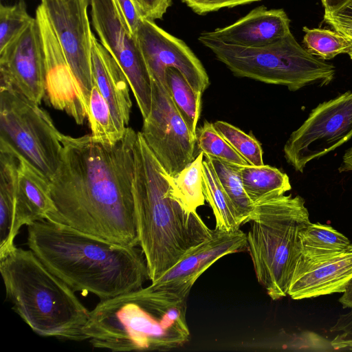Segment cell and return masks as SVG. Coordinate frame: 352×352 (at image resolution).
<instances>
[{"mask_svg":"<svg viewBox=\"0 0 352 352\" xmlns=\"http://www.w3.org/2000/svg\"><path fill=\"white\" fill-rule=\"evenodd\" d=\"M324 13H333L340 8L347 0H320Z\"/></svg>","mask_w":352,"mask_h":352,"instance_id":"38","label":"cell"},{"mask_svg":"<svg viewBox=\"0 0 352 352\" xmlns=\"http://www.w3.org/2000/svg\"><path fill=\"white\" fill-rule=\"evenodd\" d=\"M173 177L138 132L133 193L139 247L151 283L213 234L197 211L187 210L175 197Z\"/></svg>","mask_w":352,"mask_h":352,"instance_id":"3","label":"cell"},{"mask_svg":"<svg viewBox=\"0 0 352 352\" xmlns=\"http://www.w3.org/2000/svg\"><path fill=\"white\" fill-rule=\"evenodd\" d=\"M195 138L196 156L202 152L204 155L214 157L233 165H249L216 130L213 123L205 121L203 125L197 128Z\"/></svg>","mask_w":352,"mask_h":352,"instance_id":"29","label":"cell"},{"mask_svg":"<svg viewBox=\"0 0 352 352\" xmlns=\"http://www.w3.org/2000/svg\"><path fill=\"white\" fill-rule=\"evenodd\" d=\"M352 279V250L300 255L289 283L288 295L294 300L343 293Z\"/></svg>","mask_w":352,"mask_h":352,"instance_id":"17","label":"cell"},{"mask_svg":"<svg viewBox=\"0 0 352 352\" xmlns=\"http://www.w3.org/2000/svg\"><path fill=\"white\" fill-rule=\"evenodd\" d=\"M143 19L154 21L162 19L172 0H133Z\"/></svg>","mask_w":352,"mask_h":352,"instance_id":"34","label":"cell"},{"mask_svg":"<svg viewBox=\"0 0 352 352\" xmlns=\"http://www.w3.org/2000/svg\"><path fill=\"white\" fill-rule=\"evenodd\" d=\"M27 232L29 249L74 292L103 300L149 280L139 246L112 243L47 219L28 225Z\"/></svg>","mask_w":352,"mask_h":352,"instance_id":"2","label":"cell"},{"mask_svg":"<svg viewBox=\"0 0 352 352\" xmlns=\"http://www.w3.org/2000/svg\"><path fill=\"white\" fill-rule=\"evenodd\" d=\"M92 25L101 44L126 74L136 102L145 119L152 99L151 78L138 40L114 0H91Z\"/></svg>","mask_w":352,"mask_h":352,"instance_id":"10","label":"cell"},{"mask_svg":"<svg viewBox=\"0 0 352 352\" xmlns=\"http://www.w3.org/2000/svg\"><path fill=\"white\" fill-rule=\"evenodd\" d=\"M324 14L340 19L352 21V0H347L340 8L333 13Z\"/></svg>","mask_w":352,"mask_h":352,"instance_id":"37","label":"cell"},{"mask_svg":"<svg viewBox=\"0 0 352 352\" xmlns=\"http://www.w3.org/2000/svg\"><path fill=\"white\" fill-rule=\"evenodd\" d=\"M0 85L9 87L39 104L45 95L43 42L36 17L0 51Z\"/></svg>","mask_w":352,"mask_h":352,"instance_id":"15","label":"cell"},{"mask_svg":"<svg viewBox=\"0 0 352 352\" xmlns=\"http://www.w3.org/2000/svg\"><path fill=\"white\" fill-rule=\"evenodd\" d=\"M166 88L176 109L195 135L201 111L202 93L195 91L181 72L173 67L166 70Z\"/></svg>","mask_w":352,"mask_h":352,"instance_id":"25","label":"cell"},{"mask_svg":"<svg viewBox=\"0 0 352 352\" xmlns=\"http://www.w3.org/2000/svg\"><path fill=\"white\" fill-rule=\"evenodd\" d=\"M194 12L204 14L224 8H232L261 0H181Z\"/></svg>","mask_w":352,"mask_h":352,"instance_id":"33","label":"cell"},{"mask_svg":"<svg viewBox=\"0 0 352 352\" xmlns=\"http://www.w3.org/2000/svg\"><path fill=\"white\" fill-rule=\"evenodd\" d=\"M339 302L342 304L343 308L352 309V279L339 299Z\"/></svg>","mask_w":352,"mask_h":352,"instance_id":"39","label":"cell"},{"mask_svg":"<svg viewBox=\"0 0 352 352\" xmlns=\"http://www.w3.org/2000/svg\"><path fill=\"white\" fill-rule=\"evenodd\" d=\"M217 177V179L232 202L242 224L248 222L254 204L248 196L243 187L239 166L226 162L219 158L204 155Z\"/></svg>","mask_w":352,"mask_h":352,"instance_id":"26","label":"cell"},{"mask_svg":"<svg viewBox=\"0 0 352 352\" xmlns=\"http://www.w3.org/2000/svg\"><path fill=\"white\" fill-rule=\"evenodd\" d=\"M63 48L89 111L93 87L91 53L93 33L87 8L91 0H41Z\"/></svg>","mask_w":352,"mask_h":352,"instance_id":"12","label":"cell"},{"mask_svg":"<svg viewBox=\"0 0 352 352\" xmlns=\"http://www.w3.org/2000/svg\"><path fill=\"white\" fill-rule=\"evenodd\" d=\"M61 135L38 104L11 87L0 86V143L28 161L50 182L60 162Z\"/></svg>","mask_w":352,"mask_h":352,"instance_id":"8","label":"cell"},{"mask_svg":"<svg viewBox=\"0 0 352 352\" xmlns=\"http://www.w3.org/2000/svg\"><path fill=\"white\" fill-rule=\"evenodd\" d=\"M19 158L0 143V258L12 250L18 235L15 230V197Z\"/></svg>","mask_w":352,"mask_h":352,"instance_id":"21","label":"cell"},{"mask_svg":"<svg viewBox=\"0 0 352 352\" xmlns=\"http://www.w3.org/2000/svg\"><path fill=\"white\" fill-rule=\"evenodd\" d=\"M302 43L311 55L322 60H330L340 54H347L349 45L345 38L336 30L324 28H302Z\"/></svg>","mask_w":352,"mask_h":352,"instance_id":"30","label":"cell"},{"mask_svg":"<svg viewBox=\"0 0 352 352\" xmlns=\"http://www.w3.org/2000/svg\"><path fill=\"white\" fill-rule=\"evenodd\" d=\"M25 2L19 0L12 6H0V51L17 38L33 21Z\"/></svg>","mask_w":352,"mask_h":352,"instance_id":"32","label":"cell"},{"mask_svg":"<svg viewBox=\"0 0 352 352\" xmlns=\"http://www.w3.org/2000/svg\"><path fill=\"white\" fill-rule=\"evenodd\" d=\"M324 21L334 30L341 34L347 41L349 49L347 54L352 60V21L337 19L324 14Z\"/></svg>","mask_w":352,"mask_h":352,"instance_id":"36","label":"cell"},{"mask_svg":"<svg viewBox=\"0 0 352 352\" xmlns=\"http://www.w3.org/2000/svg\"><path fill=\"white\" fill-rule=\"evenodd\" d=\"M245 190L254 204L274 195H283L291 190L288 176L269 165L239 166Z\"/></svg>","mask_w":352,"mask_h":352,"instance_id":"22","label":"cell"},{"mask_svg":"<svg viewBox=\"0 0 352 352\" xmlns=\"http://www.w3.org/2000/svg\"><path fill=\"white\" fill-rule=\"evenodd\" d=\"M151 111L140 131L160 164L175 176L196 157V138L176 109L166 88L151 79Z\"/></svg>","mask_w":352,"mask_h":352,"instance_id":"11","label":"cell"},{"mask_svg":"<svg viewBox=\"0 0 352 352\" xmlns=\"http://www.w3.org/2000/svg\"><path fill=\"white\" fill-rule=\"evenodd\" d=\"M114 1L125 19L131 32L135 34L143 18L139 13L133 0H114Z\"/></svg>","mask_w":352,"mask_h":352,"instance_id":"35","label":"cell"},{"mask_svg":"<svg viewBox=\"0 0 352 352\" xmlns=\"http://www.w3.org/2000/svg\"><path fill=\"white\" fill-rule=\"evenodd\" d=\"M338 170L340 173L352 171V147L349 148L343 155Z\"/></svg>","mask_w":352,"mask_h":352,"instance_id":"40","label":"cell"},{"mask_svg":"<svg viewBox=\"0 0 352 352\" xmlns=\"http://www.w3.org/2000/svg\"><path fill=\"white\" fill-rule=\"evenodd\" d=\"M204 158V153H199L193 161L173 177V194L190 211H197L206 201L203 192Z\"/></svg>","mask_w":352,"mask_h":352,"instance_id":"27","label":"cell"},{"mask_svg":"<svg viewBox=\"0 0 352 352\" xmlns=\"http://www.w3.org/2000/svg\"><path fill=\"white\" fill-rule=\"evenodd\" d=\"M203 192L215 217V228L232 232L240 229L242 223L223 190L212 166L206 158L203 161Z\"/></svg>","mask_w":352,"mask_h":352,"instance_id":"23","label":"cell"},{"mask_svg":"<svg viewBox=\"0 0 352 352\" xmlns=\"http://www.w3.org/2000/svg\"><path fill=\"white\" fill-rule=\"evenodd\" d=\"M35 17L44 46L47 100L54 109L65 111L78 124H82L87 118V109L81 89L41 4L37 7Z\"/></svg>","mask_w":352,"mask_h":352,"instance_id":"16","label":"cell"},{"mask_svg":"<svg viewBox=\"0 0 352 352\" xmlns=\"http://www.w3.org/2000/svg\"><path fill=\"white\" fill-rule=\"evenodd\" d=\"M0 272L12 309L40 336L81 342L90 311L31 250L16 246L0 258Z\"/></svg>","mask_w":352,"mask_h":352,"instance_id":"5","label":"cell"},{"mask_svg":"<svg viewBox=\"0 0 352 352\" xmlns=\"http://www.w3.org/2000/svg\"><path fill=\"white\" fill-rule=\"evenodd\" d=\"M186 301L172 302L150 287L100 300L83 332L93 347L113 352L167 351L189 340Z\"/></svg>","mask_w":352,"mask_h":352,"instance_id":"4","label":"cell"},{"mask_svg":"<svg viewBox=\"0 0 352 352\" xmlns=\"http://www.w3.org/2000/svg\"><path fill=\"white\" fill-rule=\"evenodd\" d=\"M19 156L15 197V230L46 219L54 206L50 181L25 159Z\"/></svg>","mask_w":352,"mask_h":352,"instance_id":"20","label":"cell"},{"mask_svg":"<svg viewBox=\"0 0 352 352\" xmlns=\"http://www.w3.org/2000/svg\"><path fill=\"white\" fill-rule=\"evenodd\" d=\"M246 246V233L241 229L226 232L214 228L210 239L194 248L148 287L167 301H186L195 283L214 263Z\"/></svg>","mask_w":352,"mask_h":352,"instance_id":"14","label":"cell"},{"mask_svg":"<svg viewBox=\"0 0 352 352\" xmlns=\"http://www.w3.org/2000/svg\"><path fill=\"white\" fill-rule=\"evenodd\" d=\"M300 255H320L352 250V243L331 226L309 223L299 232ZM299 255V256H300Z\"/></svg>","mask_w":352,"mask_h":352,"instance_id":"24","label":"cell"},{"mask_svg":"<svg viewBox=\"0 0 352 352\" xmlns=\"http://www.w3.org/2000/svg\"><path fill=\"white\" fill-rule=\"evenodd\" d=\"M290 32V20L284 10L261 6L228 26L204 33L226 44L259 47L274 43Z\"/></svg>","mask_w":352,"mask_h":352,"instance_id":"18","label":"cell"},{"mask_svg":"<svg viewBox=\"0 0 352 352\" xmlns=\"http://www.w3.org/2000/svg\"><path fill=\"white\" fill-rule=\"evenodd\" d=\"M216 130L243 157L250 165H263V149L260 142L252 134L224 121L213 123Z\"/></svg>","mask_w":352,"mask_h":352,"instance_id":"31","label":"cell"},{"mask_svg":"<svg viewBox=\"0 0 352 352\" xmlns=\"http://www.w3.org/2000/svg\"><path fill=\"white\" fill-rule=\"evenodd\" d=\"M352 137V91L318 104L286 142L284 156L298 172Z\"/></svg>","mask_w":352,"mask_h":352,"instance_id":"9","label":"cell"},{"mask_svg":"<svg viewBox=\"0 0 352 352\" xmlns=\"http://www.w3.org/2000/svg\"><path fill=\"white\" fill-rule=\"evenodd\" d=\"M137 132L127 127L114 144L91 135H61L60 162L50 182L47 219L108 241L139 246L133 193Z\"/></svg>","mask_w":352,"mask_h":352,"instance_id":"1","label":"cell"},{"mask_svg":"<svg viewBox=\"0 0 352 352\" xmlns=\"http://www.w3.org/2000/svg\"><path fill=\"white\" fill-rule=\"evenodd\" d=\"M199 41L235 76L283 85L292 91L310 85H327L335 76V67L309 54L292 32L259 47L226 44L204 32Z\"/></svg>","mask_w":352,"mask_h":352,"instance_id":"7","label":"cell"},{"mask_svg":"<svg viewBox=\"0 0 352 352\" xmlns=\"http://www.w3.org/2000/svg\"><path fill=\"white\" fill-rule=\"evenodd\" d=\"M299 195H274L254 203L246 233L248 250L259 283L274 300L288 295L299 257L300 230L311 221Z\"/></svg>","mask_w":352,"mask_h":352,"instance_id":"6","label":"cell"},{"mask_svg":"<svg viewBox=\"0 0 352 352\" xmlns=\"http://www.w3.org/2000/svg\"><path fill=\"white\" fill-rule=\"evenodd\" d=\"M87 118L91 135L97 141L114 144L124 135L116 126L107 102L98 86L93 82Z\"/></svg>","mask_w":352,"mask_h":352,"instance_id":"28","label":"cell"},{"mask_svg":"<svg viewBox=\"0 0 352 352\" xmlns=\"http://www.w3.org/2000/svg\"><path fill=\"white\" fill-rule=\"evenodd\" d=\"M151 79L166 87V70L173 67L197 91L204 93L210 85L202 63L186 44L172 36L154 21L143 19L135 32Z\"/></svg>","mask_w":352,"mask_h":352,"instance_id":"13","label":"cell"},{"mask_svg":"<svg viewBox=\"0 0 352 352\" xmlns=\"http://www.w3.org/2000/svg\"><path fill=\"white\" fill-rule=\"evenodd\" d=\"M91 67L93 82L107 102L116 128L124 133L129 122L132 107L130 85L117 60L94 34Z\"/></svg>","mask_w":352,"mask_h":352,"instance_id":"19","label":"cell"}]
</instances>
